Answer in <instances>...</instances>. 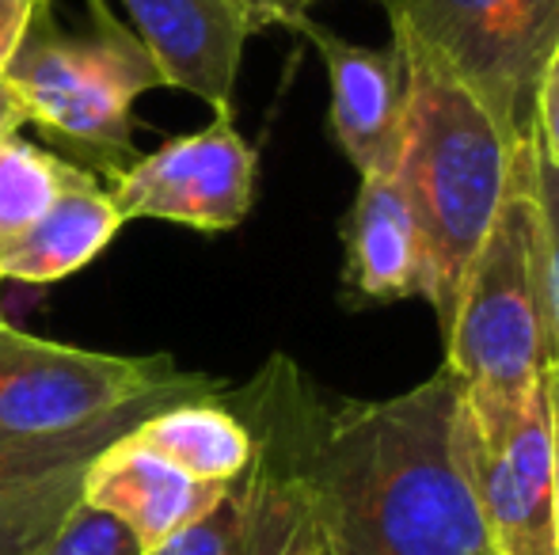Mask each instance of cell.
<instances>
[{"label":"cell","instance_id":"1","mask_svg":"<svg viewBox=\"0 0 559 555\" xmlns=\"http://www.w3.org/2000/svg\"><path fill=\"white\" fill-rule=\"evenodd\" d=\"M225 400L286 445L324 555H495L461 464L449 370L384 400H324L289 358H271Z\"/></svg>","mask_w":559,"mask_h":555},{"label":"cell","instance_id":"2","mask_svg":"<svg viewBox=\"0 0 559 555\" xmlns=\"http://www.w3.org/2000/svg\"><path fill=\"white\" fill-rule=\"evenodd\" d=\"M407 126L396 186L419 232L423 301L445 327L456 289L514 176L518 153L495 119L445 73L407 58Z\"/></svg>","mask_w":559,"mask_h":555},{"label":"cell","instance_id":"3","mask_svg":"<svg viewBox=\"0 0 559 555\" xmlns=\"http://www.w3.org/2000/svg\"><path fill=\"white\" fill-rule=\"evenodd\" d=\"M533 168L537 153L530 145L518 153L507 198L472 255L442 327V370L484 400H522L559 365L548 240Z\"/></svg>","mask_w":559,"mask_h":555},{"label":"cell","instance_id":"4","mask_svg":"<svg viewBox=\"0 0 559 555\" xmlns=\"http://www.w3.org/2000/svg\"><path fill=\"white\" fill-rule=\"evenodd\" d=\"M84 4L88 27L69 35L53 0H38L4 81L27 99L31 122L58 148L53 156L115 183L138 160L133 104L148 88H164V76L107 0Z\"/></svg>","mask_w":559,"mask_h":555},{"label":"cell","instance_id":"5","mask_svg":"<svg viewBox=\"0 0 559 555\" xmlns=\"http://www.w3.org/2000/svg\"><path fill=\"white\" fill-rule=\"evenodd\" d=\"M396 50L461 84L514 148L533 145V99L559 38V0H384Z\"/></svg>","mask_w":559,"mask_h":555},{"label":"cell","instance_id":"6","mask_svg":"<svg viewBox=\"0 0 559 555\" xmlns=\"http://www.w3.org/2000/svg\"><path fill=\"white\" fill-rule=\"evenodd\" d=\"M456 445L495 555H552L556 445L545 381L510 403L461 388Z\"/></svg>","mask_w":559,"mask_h":555},{"label":"cell","instance_id":"7","mask_svg":"<svg viewBox=\"0 0 559 555\" xmlns=\"http://www.w3.org/2000/svg\"><path fill=\"white\" fill-rule=\"evenodd\" d=\"M183 373L171 354H104L50 342L0 324V437L61 434L88 426L164 388Z\"/></svg>","mask_w":559,"mask_h":555},{"label":"cell","instance_id":"8","mask_svg":"<svg viewBox=\"0 0 559 555\" xmlns=\"http://www.w3.org/2000/svg\"><path fill=\"white\" fill-rule=\"evenodd\" d=\"M217 393H225L222 381L191 373L183 385L145 396L88 426L61 430V434L0 437V555H35L43 548L53 529L69 518V510L84 498V475L92 460L130 434L138 422L168 403Z\"/></svg>","mask_w":559,"mask_h":555},{"label":"cell","instance_id":"9","mask_svg":"<svg viewBox=\"0 0 559 555\" xmlns=\"http://www.w3.org/2000/svg\"><path fill=\"white\" fill-rule=\"evenodd\" d=\"M259 153L214 114L206 130L164 141L138 156L111 183V202L122 221H171L199 232H228L248 221L255 206Z\"/></svg>","mask_w":559,"mask_h":555},{"label":"cell","instance_id":"10","mask_svg":"<svg viewBox=\"0 0 559 555\" xmlns=\"http://www.w3.org/2000/svg\"><path fill=\"white\" fill-rule=\"evenodd\" d=\"M122 8L164 88L187 92L233 119L243 46L263 31V20L240 0H122Z\"/></svg>","mask_w":559,"mask_h":555},{"label":"cell","instance_id":"11","mask_svg":"<svg viewBox=\"0 0 559 555\" xmlns=\"http://www.w3.org/2000/svg\"><path fill=\"white\" fill-rule=\"evenodd\" d=\"M289 31L305 35L320 53L332 88V126L335 145L350 168L366 176H392L404 148L407 126V61L404 53L373 50L328 31L312 15H301Z\"/></svg>","mask_w":559,"mask_h":555},{"label":"cell","instance_id":"12","mask_svg":"<svg viewBox=\"0 0 559 555\" xmlns=\"http://www.w3.org/2000/svg\"><path fill=\"white\" fill-rule=\"evenodd\" d=\"M225 487L228 483H202L179 472L126 434L92 460L84 475V503L115 514L138 536L141 548L153 552L156 544L214 510Z\"/></svg>","mask_w":559,"mask_h":555},{"label":"cell","instance_id":"13","mask_svg":"<svg viewBox=\"0 0 559 555\" xmlns=\"http://www.w3.org/2000/svg\"><path fill=\"white\" fill-rule=\"evenodd\" d=\"M343 293L350 304H392L427 293L423 248L396 176H366L343 221Z\"/></svg>","mask_w":559,"mask_h":555},{"label":"cell","instance_id":"14","mask_svg":"<svg viewBox=\"0 0 559 555\" xmlns=\"http://www.w3.org/2000/svg\"><path fill=\"white\" fill-rule=\"evenodd\" d=\"M122 225L126 221L111 202V191H104L92 171L66 164L58 198L46 209V217L0 255V281L12 278L27 286H50V281L73 278L107 252Z\"/></svg>","mask_w":559,"mask_h":555},{"label":"cell","instance_id":"15","mask_svg":"<svg viewBox=\"0 0 559 555\" xmlns=\"http://www.w3.org/2000/svg\"><path fill=\"white\" fill-rule=\"evenodd\" d=\"M130 437L202 483L240 480L255 457V434L228 408L225 393L168 403L138 422Z\"/></svg>","mask_w":559,"mask_h":555},{"label":"cell","instance_id":"16","mask_svg":"<svg viewBox=\"0 0 559 555\" xmlns=\"http://www.w3.org/2000/svg\"><path fill=\"white\" fill-rule=\"evenodd\" d=\"M66 164L20 134L0 141V255L46 217L58 198Z\"/></svg>","mask_w":559,"mask_h":555},{"label":"cell","instance_id":"17","mask_svg":"<svg viewBox=\"0 0 559 555\" xmlns=\"http://www.w3.org/2000/svg\"><path fill=\"white\" fill-rule=\"evenodd\" d=\"M35 555H145V548L115 514L96 510L81 498Z\"/></svg>","mask_w":559,"mask_h":555},{"label":"cell","instance_id":"18","mask_svg":"<svg viewBox=\"0 0 559 555\" xmlns=\"http://www.w3.org/2000/svg\"><path fill=\"white\" fill-rule=\"evenodd\" d=\"M533 153L559 168V38L548 50L533 99Z\"/></svg>","mask_w":559,"mask_h":555},{"label":"cell","instance_id":"19","mask_svg":"<svg viewBox=\"0 0 559 555\" xmlns=\"http://www.w3.org/2000/svg\"><path fill=\"white\" fill-rule=\"evenodd\" d=\"M533 183H537L540 217H545L548 281H552V312H556V335H559V168H556V164H545L537 156V168H533Z\"/></svg>","mask_w":559,"mask_h":555},{"label":"cell","instance_id":"20","mask_svg":"<svg viewBox=\"0 0 559 555\" xmlns=\"http://www.w3.org/2000/svg\"><path fill=\"white\" fill-rule=\"evenodd\" d=\"M35 4L38 0H0V76H4L8 61L15 58V50H20Z\"/></svg>","mask_w":559,"mask_h":555},{"label":"cell","instance_id":"21","mask_svg":"<svg viewBox=\"0 0 559 555\" xmlns=\"http://www.w3.org/2000/svg\"><path fill=\"white\" fill-rule=\"evenodd\" d=\"M243 4L263 20V27H286L289 31L301 15H309V8L317 4V0H243Z\"/></svg>","mask_w":559,"mask_h":555},{"label":"cell","instance_id":"22","mask_svg":"<svg viewBox=\"0 0 559 555\" xmlns=\"http://www.w3.org/2000/svg\"><path fill=\"white\" fill-rule=\"evenodd\" d=\"M27 122H31L27 99L20 96V88H12V84L0 76V141L15 137L23 126H27Z\"/></svg>","mask_w":559,"mask_h":555},{"label":"cell","instance_id":"23","mask_svg":"<svg viewBox=\"0 0 559 555\" xmlns=\"http://www.w3.org/2000/svg\"><path fill=\"white\" fill-rule=\"evenodd\" d=\"M548 408H552V445H556V495H552V555H559V365L545 373Z\"/></svg>","mask_w":559,"mask_h":555},{"label":"cell","instance_id":"24","mask_svg":"<svg viewBox=\"0 0 559 555\" xmlns=\"http://www.w3.org/2000/svg\"><path fill=\"white\" fill-rule=\"evenodd\" d=\"M297 555H324V548H320V544H312V548H305V552H297Z\"/></svg>","mask_w":559,"mask_h":555},{"label":"cell","instance_id":"25","mask_svg":"<svg viewBox=\"0 0 559 555\" xmlns=\"http://www.w3.org/2000/svg\"><path fill=\"white\" fill-rule=\"evenodd\" d=\"M4 319H8V316H4V309H0V324H4Z\"/></svg>","mask_w":559,"mask_h":555},{"label":"cell","instance_id":"26","mask_svg":"<svg viewBox=\"0 0 559 555\" xmlns=\"http://www.w3.org/2000/svg\"><path fill=\"white\" fill-rule=\"evenodd\" d=\"M381 4H384V0H381Z\"/></svg>","mask_w":559,"mask_h":555},{"label":"cell","instance_id":"27","mask_svg":"<svg viewBox=\"0 0 559 555\" xmlns=\"http://www.w3.org/2000/svg\"><path fill=\"white\" fill-rule=\"evenodd\" d=\"M240 4H243V0H240Z\"/></svg>","mask_w":559,"mask_h":555}]
</instances>
